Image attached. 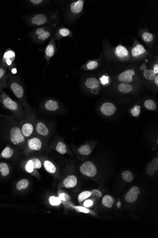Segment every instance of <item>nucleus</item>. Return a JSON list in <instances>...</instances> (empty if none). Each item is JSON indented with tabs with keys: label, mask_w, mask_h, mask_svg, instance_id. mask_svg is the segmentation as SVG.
I'll use <instances>...</instances> for the list:
<instances>
[{
	"label": "nucleus",
	"mask_w": 158,
	"mask_h": 238,
	"mask_svg": "<svg viewBox=\"0 0 158 238\" xmlns=\"http://www.w3.org/2000/svg\"><path fill=\"white\" fill-rule=\"evenodd\" d=\"M0 102L5 109L11 111L20 119L22 120L25 117L26 114L23 112L20 104L11 99L5 92H2L0 96Z\"/></svg>",
	"instance_id": "f257e3e1"
},
{
	"label": "nucleus",
	"mask_w": 158,
	"mask_h": 238,
	"mask_svg": "<svg viewBox=\"0 0 158 238\" xmlns=\"http://www.w3.org/2000/svg\"><path fill=\"white\" fill-rule=\"evenodd\" d=\"M36 116L33 113L26 115L25 117L20 121V129L26 139L32 135L35 131Z\"/></svg>",
	"instance_id": "f03ea898"
},
{
	"label": "nucleus",
	"mask_w": 158,
	"mask_h": 238,
	"mask_svg": "<svg viewBox=\"0 0 158 238\" xmlns=\"http://www.w3.org/2000/svg\"><path fill=\"white\" fill-rule=\"evenodd\" d=\"M10 88L14 95L19 99L21 105L24 107L26 111L27 115L32 113V112H31V108L29 104L28 103L26 99L24 89L22 86L18 82H13L10 85Z\"/></svg>",
	"instance_id": "7ed1b4c3"
},
{
	"label": "nucleus",
	"mask_w": 158,
	"mask_h": 238,
	"mask_svg": "<svg viewBox=\"0 0 158 238\" xmlns=\"http://www.w3.org/2000/svg\"><path fill=\"white\" fill-rule=\"evenodd\" d=\"M51 32L46 26L38 27L35 29L31 34V37L34 42L41 44L50 37Z\"/></svg>",
	"instance_id": "20e7f679"
},
{
	"label": "nucleus",
	"mask_w": 158,
	"mask_h": 238,
	"mask_svg": "<svg viewBox=\"0 0 158 238\" xmlns=\"http://www.w3.org/2000/svg\"><path fill=\"white\" fill-rule=\"evenodd\" d=\"M11 142L15 146H21L25 143L26 138L22 134L20 127L15 126L12 127L9 132Z\"/></svg>",
	"instance_id": "39448f33"
},
{
	"label": "nucleus",
	"mask_w": 158,
	"mask_h": 238,
	"mask_svg": "<svg viewBox=\"0 0 158 238\" xmlns=\"http://www.w3.org/2000/svg\"><path fill=\"white\" fill-rule=\"evenodd\" d=\"M49 21L48 16L45 14H35L29 17L28 24L32 27H40L47 24Z\"/></svg>",
	"instance_id": "423d86ee"
},
{
	"label": "nucleus",
	"mask_w": 158,
	"mask_h": 238,
	"mask_svg": "<svg viewBox=\"0 0 158 238\" xmlns=\"http://www.w3.org/2000/svg\"><path fill=\"white\" fill-rule=\"evenodd\" d=\"M80 170L83 174L89 177L95 176L97 173L96 166L91 161L85 162L81 166Z\"/></svg>",
	"instance_id": "0eeeda50"
},
{
	"label": "nucleus",
	"mask_w": 158,
	"mask_h": 238,
	"mask_svg": "<svg viewBox=\"0 0 158 238\" xmlns=\"http://www.w3.org/2000/svg\"><path fill=\"white\" fill-rule=\"evenodd\" d=\"M43 142L42 140L39 137H32L28 140L27 152L31 151H39L42 149Z\"/></svg>",
	"instance_id": "6e6552de"
},
{
	"label": "nucleus",
	"mask_w": 158,
	"mask_h": 238,
	"mask_svg": "<svg viewBox=\"0 0 158 238\" xmlns=\"http://www.w3.org/2000/svg\"><path fill=\"white\" fill-rule=\"evenodd\" d=\"M35 131L38 135L43 137L47 136L49 134V128L45 123L39 119L36 121Z\"/></svg>",
	"instance_id": "1a4fd4ad"
},
{
	"label": "nucleus",
	"mask_w": 158,
	"mask_h": 238,
	"mask_svg": "<svg viewBox=\"0 0 158 238\" xmlns=\"http://www.w3.org/2000/svg\"><path fill=\"white\" fill-rule=\"evenodd\" d=\"M55 52H56V47H55V42L53 39H51L44 50V53H45L44 58L47 60V63L49 62L51 58L53 57V56L55 54Z\"/></svg>",
	"instance_id": "9d476101"
},
{
	"label": "nucleus",
	"mask_w": 158,
	"mask_h": 238,
	"mask_svg": "<svg viewBox=\"0 0 158 238\" xmlns=\"http://www.w3.org/2000/svg\"><path fill=\"white\" fill-rule=\"evenodd\" d=\"M140 193V190L138 187H133L126 195V200L129 203H133L137 200L138 195Z\"/></svg>",
	"instance_id": "9b49d317"
},
{
	"label": "nucleus",
	"mask_w": 158,
	"mask_h": 238,
	"mask_svg": "<svg viewBox=\"0 0 158 238\" xmlns=\"http://www.w3.org/2000/svg\"><path fill=\"white\" fill-rule=\"evenodd\" d=\"M101 111L102 113L107 116H110L115 113L116 107L114 104L110 102H106L102 104Z\"/></svg>",
	"instance_id": "f8f14e48"
},
{
	"label": "nucleus",
	"mask_w": 158,
	"mask_h": 238,
	"mask_svg": "<svg viewBox=\"0 0 158 238\" xmlns=\"http://www.w3.org/2000/svg\"><path fill=\"white\" fill-rule=\"evenodd\" d=\"M135 75V72L133 69L127 70L119 75L118 80L121 82L130 83L133 81V76Z\"/></svg>",
	"instance_id": "ddd939ff"
},
{
	"label": "nucleus",
	"mask_w": 158,
	"mask_h": 238,
	"mask_svg": "<svg viewBox=\"0 0 158 238\" xmlns=\"http://www.w3.org/2000/svg\"><path fill=\"white\" fill-rule=\"evenodd\" d=\"M158 169V158L153 159L148 165L146 168V173L150 176H153Z\"/></svg>",
	"instance_id": "4468645a"
},
{
	"label": "nucleus",
	"mask_w": 158,
	"mask_h": 238,
	"mask_svg": "<svg viewBox=\"0 0 158 238\" xmlns=\"http://www.w3.org/2000/svg\"><path fill=\"white\" fill-rule=\"evenodd\" d=\"M77 184V179L75 175H71L67 176L63 181V184L65 188H74Z\"/></svg>",
	"instance_id": "2eb2a0df"
},
{
	"label": "nucleus",
	"mask_w": 158,
	"mask_h": 238,
	"mask_svg": "<svg viewBox=\"0 0 158 238\" xmlns=\"http://www.w3.org/2000/svg\"><path fill=\"white\" fill-rule=\"evenodd\" d=\"M44 108L48 111H57L59 109V107L57 101L53 99H48L44 103Z\"/></svg>",
	"instance_id": "dca6fc26"
},
{
	"label": "nucleus",
	"mask_w": 158,
	"mask_h": 238,
	"mask_svg": "<svg viewBox=\"0 0 158 238\" xmlns=\"http://www.w3.org/2000/svg\"><path fill=\"white\" fill-rule=\"evenodd\" d=\"M84 1L79 0L72 2L70 6V10L73 14H79L81 13L83 8Z\"/></svg>",
	"instance_id": "f3484780"
},
{
	"label": "nucleus",
	"mask_w": 158,
	"mask_h": 238,
	"mask_svg": "<svg viewBox=\"0 0 158 238\" xmlns=\"http://www.w3.org/2000/svg\"><path fill=\"white\" fill-rule=\"evenodd\" d=\"M115 54L118 58H123L128 56L129 53L125 47L119 45L117 46L116 49Z\"/></svg>",
	"instance_id": "a211bd4d"
},
{
	"label": "nucleus",
	"mask_w": 158,
	"mask_h": 238,
	"mask_svg": "<svg viewBox=\"0 0 158 238\" xmlns=\"http://www.w3.org/2000/svg\"><path fill=\"white\" fill-rule=\"evenodd\" d=\"M146 52V49L141 44H137L136 46L134 47L131 51L132 56L134 57H138L141 55L145 53Z\"/></svg>",
	"instance_id": "6ab92c4d"
},
{
	"label": "nucleus",
	"mask_w": 158,
	"mask_h": 238,
	"mask_svg": "<svg viewBox=\"0 0 158 238\" xmlns=\"http://www.w3.org/2000/svg\"><path fill=\"white\" fill-rule=\"evenodd\" d=\"M85 85L88 88L93 89L99 87L100 82L96 78H90L86 80Z\"/></svg>",
	"instance_id": "aec40b11"
},
{
	"label": "nucleus",
	"mask_w": 158,
	"mask_h": 238,
	"mask_svg": "<svg viewBox=\"0 0 158 238\" xmlns=\"http://www.w3.org/2000/svg\"><path fill=\"white\" fill-rule=\"evenodd\" d=\"M16 57V54L14 51L13 49H8L6 50L3 54V58H2V62L7 60H11L13 62Z\"/></svg>",
	"instance_id": "412c9836"
},
{
	"label": "nucleus",
	"mask_w": 158,
	"mask_h": 238,
	"mask_svg": "<svg viewBox=\"0 0 158 238\" xmlns=\"http://www.w3.org/2000/svg\"><path fill=\"white\" fill-rule=\"evenodd\" d=\"M45 169L49 173L54 174L57 171V168L55 165L49 160L44 161L43 163Z\"/></svg>",
	"instance_id": "4be33fe9"
},
{
	"label": "nucleus",
	"mask_w": 158,
	"mask_h": 238,
	"mask_svg": "<svg viewBox=\"0 0 158 238\" xmlns=\"http://www.w3.org/2000/svg\"><path fill=\"white\" fill-rule=\"evenodd\" d=\"M114 199L112 196L109 195H106L104 196L102 200V203L104 206L108 208H111L112 205L114 203Z\"/></svg>",
	"instance_id": "5701e85b"
},
{
	"label": "nucleus",
	"mask_w": 158,
	"mask_h": 238,
	"mask_svg": "<svg viewBox=\"0 0 158 238\" xmlns=\"http://www.w3.org/2000/svg\"><path fill=\"white\" fill-rule=\"evenodd\" d=\"M118 89L121 92L123 93H128L132 92L133 90V87L130 84L122 82L121 84L118 85Z\"/></svg>",
	"instance_id": "b1692460"
},
{
	"label": "nucleus",
	"mask_w": 158,
	"mask_h": 238,
	"mask_svg": "<svg viewBox=\"0 0 158 238\" xmlns=\"http://www.w3.org/2000/svg\"><path fill=\"white\" fill-rule=\"evenodd\" d=\"M77 151L79 154L83 155H89L92 152L89 145H82L78 149Z\"/></svg>",
	"instance_id": "393cba45"
},
{
	"label": "nucleus",
	"mask_w": 158,
	"mask_h": 238,
	"mask_svg": "<svg viewBox=\"0 0 158 238\" xmlns=\"http://www.w3.org/2000/svg\"><path fill=\"white\" fill-rule=\"evenodd\" d=\"M13 150L10 147L6 146L2 150L1 153V156L4 158H10L13 156Z\"/></svg>",
	"instance_id": "a878e982"
},
{
	"label": "nucleus",
	"mask_w": 158,
	"mask_h": 238,
	"mask_svg": "<svg viewBox=\"0 0 158 238\" xmlns=\"http://www.w3.org/2000/svg\"><path fill=\"white\" fill-rule=\"evenodd\" d=\"M122 177L125 181L130 183L134 179V175L131 171H125L122 173Z\"/></svg>",
	"instance_id": "bb28decb"
},
{
	"label": "nucleus",
	"mask_w": 158,
	"mask_h": 238,
	"mask_svg": "<svg viewBox=\"0 0 158 238\" xmlns=\"http://www.w3.org/2000/svg\"><path fill=\"white\" fill-rule=\"evenodd\" d=\"M56 150L60 154H65L67 152L66 145L62 142H59L56 146Z\"/></svg>",
	"instance_id": "cd10ccee"
},
{
	"label": "nucleus",
	"mask_w": 158,
	"mask_h": 238,
	"mask_svg": "<svg viewBox=\"0 0 158 238\" xmlns=\"http://www.w3.org/2000/svg\"><path fill=\"white\" fill-rule=\"evenodd\" d=\"M28 185H29V181L28 180L24 179L18 181L16 185V187L18 190L20 191L23 189H27L28 187Z\"/></svg>",
	"instance_id": "c85d7f7f"
},
{
	"label": "nucleus",
	"mask_w": 158,
	"mask_h": 238,
	"mask_svg": "<svg viewBox=\"0 0 158 238\" xmlns=\"http://www.w3.org/2000/svg\"><path fill=\"white\" fill-rule=\"evenodd\" d=\"M0 172L2 176H6L9 174V167L6 163L3 162L0 163Z\"/></svg>",
	"instance_id": "c756f323"
},
{
	"label": "nucleus",
	"mask_w": 158,
	"mask_h": 238,
	"mask_svg": "<svg viewBox=\"0 0 158 238\" xmlns=\"http://www.w3.org/2000/svg\"><path fill=\"white\" fill-rule=\"evenodd\" d=\"M25 170L28 173L30 174L33 173L35 170L32 158L30 159L28 161H27L25 165Z\"/></svg>",
	"instance_id": "7c9ffc66"
},
{
	"label": "nucleus",
	"mask_w": 158,
	"mask_h": 238,
	"mask_svg": "<svg viewBox=\"0 0 158 238\" xmlns=\"http://www.w3.org/2000/svg\"><path fill=\"white\" fill-rule=\"evenodd\" d=\"M144 76L145 78L148 80H154L156 76L153 70L152 69H145L144 71Z\"/></svg>",
	"instance_id": "2f4dec72"
},
{
	"label": "nucleus",
	"mask_w": 158,
	"mask_h": 238,
	"mask_svg": "<svg viewBox=\"0 0 158 238\" xmlns=\"http://www.w3.org/2000/svg\"><path fill=\"white\" fill-rule=\"evenodd\" d=\"M49 201L51 205L56 206L60 205L61 204V200L60 198L55 196H51L49 197Z\"/></svg>",
	"instance_id": "473e14b6"
},
{
	"label": "nucleus",
	"mask_w": 158,
	"mask_h": 238,
	"mask_svg": "<svg viewBox=\"0 0 158 238\" xmlns=\"http://www.w3.org/2000/svg\"><path fill=\"white\" fill-rule=\"evenodd\" d=\"M144 105H145V107L149 110H154L156 109V103L152 100H146L144 103Z\"/></svg>",
	"instance_id": "72a5a7b5"
},
{
	"label": "nucleus",
	"mask_w": 158,
	"mask_h": 238,
	"mask_svg": "<svg viewBox=\"0 0 158 238\" xmlns=\"http://www.w3.org/2000/svg\"><path fill=\"white\" fill-rule=\"evenodd\" d=\"M91 192L89 191H84L80 193L78 196L79 202H81L91 196Z\"/></svg>",
	"instance_id": "f704fd0d"
},
{
	"label": "nucleus",
	"mask_w": 158,
	"mask_h": 238,
	"mask_svg": "<svg viewBox=\"0 0 158 238\" xmlns=\"http://www.w3.org/2000/svg\"><path fill=\"white\" fill-rule=\"evenodd\" d=\"M58 33L60 37H65L69 36L71 34V31L68 29L66 28H63L59 29Z\"/></svg>",
	"instance_id": "c9c22d12"
},
{
	"label": "nucleus",
	"mask_w": 158,
	"mask_h": 238,
	"mask_svg": "<svg viewBox=\"0 0 158 238\" xmlns=\"http://www.w3.org/2000/svg\"><path fill=\"white\" fill-rule=\"evenodd\" d=\"M34 166L35 169H39L42 167V163L39 159L37 158H32Z\"/></svg>",
	"instance_id": "e433bc0d"
},
{
	"label": "nucleus",
	"mask_w": 158,
	"mask_h": 238,
	"mask_svg": "<svg viewBox=\"0 0 158 238\" xmlns=\"http://www.w3.org/2000/svg\"><path fill=\"white\" fill-rule=\"evenodd\" d=\"M153 35L150 33L145 32L142 34V39L145 42H151L153 40Z\"/></svg>",
	"instance_id": "4c0bfd02"
},
{
	"label": "nucleus",
	"mask_w": 158,
	"mask_h": 238,
	"mask_svg": "<svg viewBox=\"0 0 158 238\" xmlns=\"http://www.w3.org/2000/svg\"><path fill=\"white\" fill-rule=\"evenodd\" d=\"M98 66V63L96 61H90L86 65V68L89 70L95 69Z\"/></svg>",
	"instance_id": "58836bf2"
},
{
	"label": "nucleus",
	"mask_w": 158,
	"mask_h": 238,
	"mask_svg": "<svg viewBox=\"0 0 158 238\" xmlns=\"http://www.w3.org/2000/svg\"><path fill=\"white\" fill-rule=\"evenodd\" d=\"M141 107L139 106H134V107L131 110V113L134 116H137L140 114Z\"/></svg>",
	"instance_id": "ea45409f"
},
{
	"label": "nucleus",
	"mask_w": 158,
	"mask_h": 238,
	"mask_svg": "<svg viewBox=\"0 0 158 238\" xmlns=\"http://www.w3.org/2000/svg\"><path fill=\"white\" fill-rule=\"evenodd\" d=\"M59 197L60 198L61 201H69L71 200L70 196L65 193H61L59 196Z\"/></svg>",
	"instance_id": "a19ab883"
},
{
	"label": "nucleus",
	"mask_w": 158,
	"mask_h": 238,
	"mask_svg": "<svg viewBox=\"0 0 158 238\" xmlns=\"http://www.w3.org/2000/svg\"><path fill=\"white\" fill-rule=\"evenodd\" d=\"M76 210L78 212H82L85 213H90V210L86 208V207H83L82 206L75 207Z\"/></svg>",
	"instance_id": "79ce46f5"
},
{
	"label": "nucleus",
	"mask_w": 158,
	"mask_h": 238,
	"mask_svg": "<svg viewBox=\"0 0 158 238\" xmlns=\"http://www.w3.org/2000/svg\"><path fill=\"white\" fill-rule=\"evenodd\" d=\"M6 68L4 67V66H0V80L4 79V76L6 75Z\"/></svg>",
	"instance_id": "37998d69"
},
{
	"label": "nucleus",
	"mask_w": 158,
	"mask_h": 238,
	"mask_svg": "<svg viewBox=\"0 0 158 238\" xmlns=\"http://www.w3.org/2000/svg\"><path fill=\"white\" fill-rule=\"evenodd\" d=\"M29 2L34 6H38L42 5V3L45 1L43 0H31Z\"/></svg>",
	"instance_id": "c03bdc74"
},
{
	"label": "nucleus",
	"mask_w": 158,
	"mask_h": 238,
	"mask_svg": "<svg viewBox=\"0 0 158 238\" xmlns=\"http://www.w3.org/2000/svg\"><path fill=\"white\" fill-rule=\"evenodd\" d=\"M101 82L103 85H107L109 83V78L106 76H103L100 79Z\"/></svg>",
	"instance_id": "a18cd8bd"
},
{
	"label": "nucleus",
	"mask_w": 158,
	"mask_h": 238,
	"mask_svg": "<svg viewBox=\"0 0 158 238\" xmlns=\"http://www.w3.org/2000/svg\"><path fill=\"white\" fill-rule=\"evenodd\" d=\"M91 195H94V196H98V197H102V193L101 192H100L98 190L96 189H94L91 191Z\"/></svg>",
	"instance_id": "49530a36"
},
{
	"label": "nucleus",
	"mask_w": 158,
	"mask_h": 238,
	"mask_svg": "<svg viewBox=\"0 0 158 238\" xmlns=\"http://www.w3.org/2000/svg\"><path fill=\"white\" fill-rule=\"evenodd\" d=\"M93 205V201L91 200H88L84 202L83 205L86 207H89Z\"/></svg>",
	"instance_id": "de8ad7c7"
},
{
	"label": "nucleus",
	"mask_w": 158,
	"mask_h": 238,
	"mask_svg": "<svg viewBox=\"0 0 158 238\" xmlns=\"http://www.w3.org/2000/svg\"><path fill=\"white\" fill-rule=\"evenodd\" d=\"M6 83H5V79H4L0 83V93L1 92L2 88L4 87H6Z\"/></svg>",
	"instance_id": "09e8293b"
},
{
	"label": "nucleus",
	"mask_w": 158,
	"mask_h": 238,
	"mask_svg": "<svg viewBox=\"0 0 158 238\" xmlns=\"http://www.w3.org/2000/svg\"><path fill=\"white\" fill-rule=\"evenodd\" d=\"M153 72L155 74H157L158 73V64H156L154 65V67H153Z\"/></svg>",
	"instance_id": "8fccbe9b"
},
{
	"label": "nucleus",
	"mask_w": 158,
	"mask_h": 238,
	"mask_svg": "<svg viewBox=\"0 0 158 238\" xmlns=\"http://www.w3.org/2000/svg\"><path fill=\"white\" fill-rule=\"evenodd\" d=\"M11 71L13 74H16L17 72V68H13L11 69Z\"/></svg>",
	"instance_id": "3c124183"
},
{
	"label": "nucleus",
	"mask_w": 158,
	"mask_h": 238,
	"mask_svg": "<svg viewBox=\"0 0 158 238\" xmlns=\"http://www.w3.org/2000/svg\"><path fill=\"white\" fill-rule=\"evenodd\" d=\"M146 68V67L145 64H142L141 66L140 67V69L141 70H145Z\"/></svg>",
	"instance_id": "603ef678"
},
{
	"label": "nucleus",
	"mask_w": 158,
	"mask_h": 238,
	"mask_svg": "<svg viewBox=\"0 0 158 238\" xmlns=\"http://www.w3.org/2000/svg\"><path fill=\"white\" fill-rule=\"evenodd\" d=\"M154 82H155V84H156L157 85H158V76H155V78H154Z\"/></svg>",
	"instance_id": "864d4df0"
},
{
	"label": "nucleus",
	"mask_w": 158,
	"mask_h": 238,
	"mask_svg": "<svg viewBox=\"0 0 158 238\" xmlns=\"http://www.w3.org/2000/svg\"><path fill=\"white\" fill-rule=\"evenodd\" d=\"M116 205H117V207L119 208L120 207H121V202H120L119 201H118V202H117V204H116Z\"/></svg>",
	"instance_id": "5fc2aeb1"
}]
</instances>
